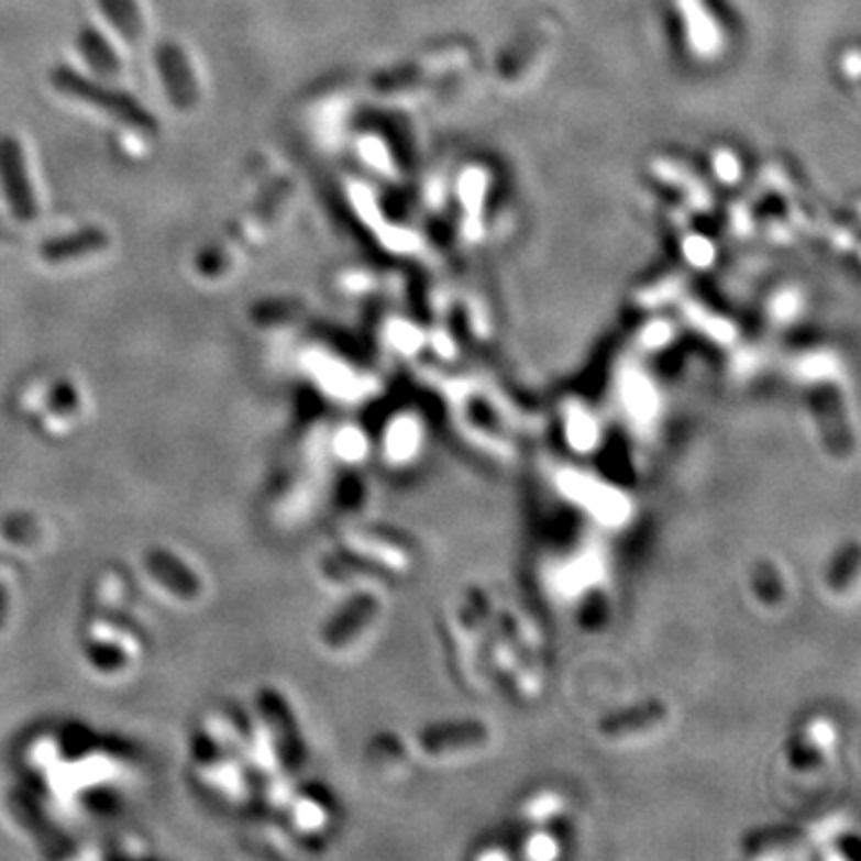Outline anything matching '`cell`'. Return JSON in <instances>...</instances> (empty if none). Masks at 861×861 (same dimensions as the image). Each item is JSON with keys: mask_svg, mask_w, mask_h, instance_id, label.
I'll return each mask as SVG.
<instances>
[]
</instances>
